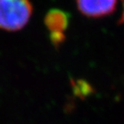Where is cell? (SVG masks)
<instances>
[{
  "label": "cell",
  "mask_w": 124,
  "mask_h": 124,
  "mask_svg": "<svg viewBox=\"0 0 124 124\" xmlns=\"http://www.w3.org/2000/svg\"><path fill=\"white\" fill-rule=\"evenodd\" d=\"M120 21H121V22H124V0H123V12H122V18H121Z\"/></svg>",
  "instance_id": "277c9868"
},
{
  "label": "cell",
  "mask_w": 124,
  "mask_h": 124,
  "mask_svg": "<svg viewBox=\"0 0 124 124\" xmlns=\"http://www.w3.org/2000/svg\"><path fill=\"white\" fill-rule=\"evenodd\" d=\"M46 24L50 31L53 41H61L64 30L67 26L66 16L61 11L53 10L46 16Z\"/></svg>",
  "instance_id": "3957f363"
},
{
  "label": "cell",
  "mask_w": 124,
  "mask_h": 124,
  "mask_svg": "<svg viewBox=\"0 0 124 124\" xmlns=\"http://www.w3.org/2000/svg\"><path fill=\"white\" fill-rule=\"evenodd\" d=\"M32 11L29 0H0V29L13 32L23 29Z\"/></svg>",
  "instance_id": "6da1fadb"
},
{
  "label": "cell",
  "mask_w": 124,
  "mask_h": 124,
  "mask_svg": "<svg viewBox=\"0 0 124 124\" xmlns=\"http://www.w3.org/2000/svg\"><path fill=\"white\" fill-rule=\"evenodd\" d=\"M117 2L118 0H76L78 10L90 17H101L113 13Z\"/></svg>",
  "instance_id": "7a4b0ae2"
}]
</instances>
